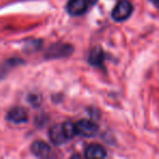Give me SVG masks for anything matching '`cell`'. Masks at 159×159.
Wrapping results in <instances>:
<instances>
[{
  "mask_svg": "<svg viewBox=\"0 0 159 159\" xmlns=\"http://www.w3.org/2000/svg\"><path fill=\"white\" fill-rule=\"evenodd\" d=\"M104 51L100 47H95L92 49L91 53L89 56V61L92 66H100L104 62Z\"/></svg>",
  "mask_w": 159,
  "mask_h": 159,
  "instance_id": "cell-9",
  "label": "cell"
},
{
  "mask_svg": "<svg viewBox=\"0 0 159 159\" xmlns=\"http://www.w3.org/2000/svg\"><path fill=\"white\" fill-rule=\"evenodd\" d=\"M85 156L89 159L105 158L107 156V152L104 146L99 145V144H91L87 146L86 150H85Z\"/></svg>",
  "mask_w": 159,
  "mask_h": 159,
  "instance_id": "cell-7",
  "label": "cell"
},
{
  "mask_svg": "<svg viewBox=\"0 0 159 159\" xmlns=\"http://www.w3.org/2000/svg\"><path fill=\"white\" fill-rule=\"evenodd\" d=\"M149 1L157 8V9L159 10V0H149Z\"/></svg>",
  "mask_w": 159,
  "mask_h": 159,
  "instance_id": "cell-11",
  "label": "cell"
},
{
  "mask_svg": "<svg viewBox=\"0 0 159 159\" xmlns=\"http://www.w3.org/2000/svg\"><path fill=\"white\" fill-rule=\"evenodd\" d=\"M62 126H63L64 133H66V137H68L69 139H72L73 136L76 135V129H75L74 123H72V122H70V121H66L62 124Z\"/></svg>",
  "mask_w": 159,
  "mask_h": 159,
  "instance_id": "cell-10",
  "label": "cell"
},
{
  "mask_svg": "<svg viewBox=\"0 0 159 159\" xmlns=\"http://www.w3.org/2000/svg\"><path fill=\"white\" fill-rule=\"evenodd\" d=\"M75 129H76V134L84 137H93L97 134L98 125L94 123L91 120H80L75 123Z\"/></svg>",
  "mask_w": 159,
  "mask_h": 159,
  "instance_id": "cell-2",
  "label": "cell"
},
{
  "mask_svg": "<svg viewBox=\"0 0 159 159\" xmlns=\"http://www.w3.org/2000/svg\"><path fill=\"white\" fill-rule=\"evenodd\" d=\"M7 119L12 123H24L27 121L29 117H27V112L25 109H23L22 107H13L12 109H10L9 112L7 113Z\"/></svg>",
  "mask_w": 159,
  "mask_h": 159,
  "instance_id": "cell-5",
  "label": "cell"
},
{
  "mask_svg": "<svg viewBox=\"0 0 159 159\" xmlns=\"http://www.w3.org/2000/svg\"><path fill=\"white\" fill-rule=\"evenodd\" d=\"M49 137H50V141L52 142L55 145H62L68 141V137H66V133H64L63 126L62 124H57V125H53L52 128L49 131Z\"/></svg>",
  "mask_w": 159,
  "mask_h": 159,
  "instance_id": "cell-6",
  "label": "cell"
},
{
  "mask_svg": "<svg viewBox=\"0 0 159 159\" xmlns=\"http://www.w3.org/2000/svg\"><path fill=\"white\" fill-rule=\"evenodd\" d=\"M31 150L35 156L37 157H48L51 152V148L50 146L48 145L47 143L42 141H37V142H34L31 146Z\"/></svg>",
  "mask_w": 159,
  "mask_h": 159,
  "instance_id": "cell-8",
  "label": "cell"
},
{
  "mask_svg": "<svg viewBox=\"0 0 159 159\" xmlns=\"http://www.w3.org/2000/svg\"><path fill=\"white\" fill-rule=\"evenodd\" d=\"M89 0H69L66 10L68 13L73 16H82L86 12Z\"/></svg>",
  "mask_w": 159,
  "mask_h": 159,
  "instance_id": "cell-4",
  "label": "cell"
},
{
  "mask_svg": "<svg viewBox=\"0 0 159 159\" xmlns=\"http://www.w3.org/2000/svg\"><path fill=\"white\" fill-rule=\"evenodd\" d=\"M96 1H97V0H89V2H91V3H96Z\"/></svg>",
  "mask_w": 159,
  "mask_h": 159,
  "instance_id": "cell-12",
  "label": "cell"
},
{
  "mask_svg": "<svg viewBox=\"0 0 159 159\" xmlns=\"http://www.w3.org/2000/svg\"><path fill=\"white\" fill-rule=\"evenodd\" d=\"M73 48L68 44H53L47 49L46 58L48 59H56V58L68 57L72 53Z\"/></svg>",
  "mask_w": 159,
  "mask_h": 159,
  "instance_id": "cell-3",
  "label": "cell"
},
{
  "mask_svg": "<svg viewBox=\"0 0 159 159\" xmlns=\"http://www.w3.org/2000/svg\"><path fill=\"white\" fill-rule=\"evenodd\" d=\"M133 13V5L129 0H119L111 12V18L116 22L126 21Z\"/></svg>",
  "mask_w": 159,
  "mask_h": 159,
  "instance_id": "cell-1",
  "label": "cell"
}]
</instances>
